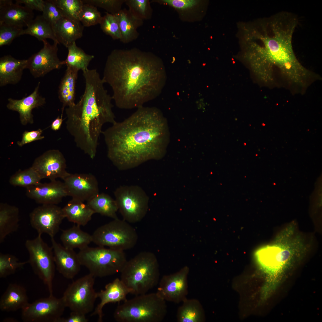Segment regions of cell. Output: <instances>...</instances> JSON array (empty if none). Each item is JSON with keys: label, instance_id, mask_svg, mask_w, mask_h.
Masks as SVG:
<instances>
[{"label": "cell", "instance_id": "obj_1", "mask_svg": "<svg viewBox=\"0 0 322 322\" xmlns=\"http://www.w3.org/2000/svg\"><path fill=\"white\" fill-rule=\"evenodd\" d=\"M298 23L297 16L287 11L239 23L242 58L260 78L272 80L274 68L295 86L307 78L309 71L298 60L293 48V35Z\"/></svg>", "mask_w": 322, "mask_h": 322}, {"label": "cell", "instance_id": "obj_2", "mask_svg": "<svg viewBox=\"0 0 322 322\" xmlns=\"http://www.w3.org/2000/svg\"><path fill=\"white\" fill-rule=\"evenodd\" d=\"M102 131L108 158L119 170L135 168L165 154L169 141L166 119L154 107L143 106Z\"/></svg>", "mask_w": 322, "mask_h": 322}, {"label": "cell", "instance_id": "obj_3", "mask_svg": "<svg viewBox=\"0 0 322 322\" xmlns=\"http://www.w3.org/2000/svg\"><path fill=\"white\" fill-rule=\"evenodd\" d=\"M164 78L159 59L151 52L135 48L112 50L107 58L102 79L111 87L116 106L131 109L155 98Z\"/></svg>", "mask_w": 322, "mask_h": 322}, {"label": "cell", "instance_id": "obj_4", "mask_svg": "<svg viewBox=\"0 0 322 322\" xmlns=\"http://www.w3.org/2000/svg\"><path fill=\"white\" fill-rule=\"evenodd\" d=\"M83 75L85 82L83 94L77 103L65 109L66 128L77 146L93 159L103 126L116 121L112 96L104 87L97 70L88 69Z\"/></svg>", "mask_w": 322, "mask_h": 322}, {"label": "cell", "instance_id": "obj_5", "mask_svg": "<svg viewBox=\"0 0 322 322\" xmlns=\"http://www.w3.org/2000/svg\"><path fill=\"white\" fill-rule=\"evenodd\" d=\"M309 247L292 223L278 235L273 243L257 250L255 256L263 271L274 275L286 268L295 258L305 253Z\"/></svg>", "mask_w": 322, "mask_h": 322}, {"label": "cell", "instance_id": "obj_6", "mask_svg": "<svg viewBox=\"0 0 322 322\" xmlns=\"http://www.w3.org/2000/svg\"><path fill=\"white\" fill-rule=\"evenodd\" d=\"M120 273L121 280L136 295L147 293L155 286L160 275L157 258L148 251L140 252L127 261Z\"/></svg>", "mask_w": 322, "mask_h": 322}, {"label": "cell", "instance_id": "obj_7", "mask_svg": "<svg viewBox=\"0 0 322 322\" xmlns=\"http://www.w3.org/2000/svg\"><path fill=\"white\" fill-rule=\"evenodd\" d=\"M166 301L156 292L137 295L119 305L114 317L118 322H160L167 314Z\"/></svg>", "mask_w": 322, "mask_h": 322}, {"label": "cell", "instance_id": "obj_8", "mask_svg": "<svg viewBox=\"0 0 322 322\" xmlns=\"http://www.w3.org/2000/svg\"><path fill=\"white\" fill-rule=\"evenodd\" d=\"M78 254L81 266L95 277L120 273L127 261L124 251L102 246H88L80 250Z\"/></svg>", "mask_w": 322, "mask_h": 322}, {"label": "cell", "instance_id": "obj_9", "mask_svg": "<svg viewBox=\"0 0 322 322\" xmlns=\"http://www.w3.org/2000/svg\"><path fill=\"white\" fill-rule=\"evenodd\" d=\"M92 236V242L98 246L123 251L134 247L138 240L135 228L118 218L98 227Z\"/></svg>", "mask_w": 322, "mask_h": 322}, {"label": "cell", "instance_id": "obj_10", "mask_svg": "<svg viewBox=\"0 0 322 322\" xmlns=\"http://www.w3.org/2000/svg\"><path fill=\"white\" fill-rule=\"evenodd\" d=\"M115 200L123 219L129 223L141 221L147 214L149 198L145 191L138 185H123L114 192Z\"/></svg>", "mask_w": 322, "mask_h": 322}, {"label": "cell", "instance_id": "obj_11", "mask_svg": "<svg viewBox=\"0 0 322 322\" xmlns=\"http://www.w3.org/2000/svg\"><path fill=\"white\" fill-rule=\"evenodd\" d=\"M25 246L29 255L28 264L47 287L49 295L52 294L55 265L52 247L43 241L40 234L33 239L27 240Z\"/></svg>", "mask_w": 322, "mask_h": 322}, {"label": "cell", "instance_id": "obj_12", "mask_svg": "<svg viewBox=\"0 0 322 322\" xmlns=\"http://www.w3.org/2000/svg\"><path fill=\"white\" fill-rule=\"evenodd\" d=\"M95 278L89 273L69 285L61 298L66 307L85 315L92 312L97 298L94 289Z\"/></svg>", "mask_w": 322, "mask_h": 322}, {"label": "cell", "instance_id": "obj_13", "mask_svg": "<svg viewBox=\"0 0 322 322\" xmlns=\"http://www.w3.org/2000/svg\"><path fill=\"white\" fill-rule=\"evenodd\" d=\"M66 308L61 298L49 295L29 303L21 310L24 322H58Z\"/></svg>", "mask_w": 322, "mask_h": 322}, {"label": "cell", "instance_id": "obj_14", "mask_svg": "<svg viewBox=\"0 0 322 322\" xmlns=\"http://www.w3.org/2000/svg\"><path fill=\"white\" fill-rule=\"evenodd\" d=\"M62 208L54 204H43L35 208L30 214L32 227L42 235L46 233L54 238L65 218Z\"/></svg>", "mask_w": 322, "mask_h": 322}, {"label": "cell", "instance_id": "obj_15", "mask_svg": "<svg viewBox=\"0 0 322 322\" xmlns=\"http://www.w3.org/2000/svg\"><path fill=\"white\" fill-rule=\"evenodd\" d=\"M187 266L177 272L164 275L161 278L156 293L166 301L179 303L187 298L188 293Z\"/></svg>", "mask_w": 322, "mask_h": 322}, {"label": "cell", "instance_id": "obj_16", "mask_svg": "<svg viewBox=\"0 0 322 322\" xmlns=\"http://www.w3.org/2000/svg\"><path fill=\"white\" fill-rule=\"evenodd\" d=\"M43 42V48L27 59V69L35 78L44 76L64 64V61H60L58 56V43L54 42L52 45L47 40Z\"/></svg>", "mask_w": 322, "mask_h": 322}, {"label": "cell", "instance_id": "obj_17", "mask_svg": "<svg viewBox=\"0 0 322 322\" xmlns=\"http://www.w3.org/2000/svg\"><path fill=\"white\" fill-rule=\"evenodd\" d=\"M41 179L63 180L70 173L66 170V159L59 150H50L36 158L32 166Z\"/></svg>", "mask_w": 322, "mask_h": 322}, {"label": "cell", "instance_id": "obj_18", "mask_svg": "<svg viewBox=\"0 0 322 322\" xmlns=\"http://www.w3.org/2000/svg\"><path fill=\"white\" fill-rule=\"evenodd\" d=\"M67 196L88 202L99 193L97 179L90 174H70L63 180Z\"/></svg>", "mask_w": 322, "mask_h": 322}, {"label": "cell", "instance_id": "obj_19", "mask_svg": "<svg viewBox=\"0 0 322 322\" xmlns=\"http://www.w3.org/2000/svg\"><path fill=\"white\" fill-rule=\"evenodd\" d=\"M55 266L58 271L64 278H73L79 272L81 266L74 249L65 247L51 238Z\"/></svg>", "mask_w": 322, "mask_h": 322}, {"label": "cell", "instance_id": "obj_20", "mask_svg": "<svg viewBox=\"0 0 322 322\" xmlns=\"http://www.w3.org/2000/svg\"><path fill=\"white\" fill-rule=\"evenodd\" d=\"M29 198L41 205H57L67 196L64 182L56 180L41 183L26 188Z\"/></svg>", "mask_w": 322, "mask_h": 322}, {"label": "cell", "instance_id": "obj_21", "mask_svg": "<svg viewBox=\"0 0 322 322\" xmlns=\"http://www.w3.org/2000/svg\"><path fill=\"white\" fill-rule=\"evenodd\" d=\"M40 84V82H38L34 91L27 97L19 100L11 98L8 99L7 107L9 110L18 113L20 122L23 125L33 124L32 110L43 106L46 103L45 98L39 92Z\"/></svg>", "mask_w": 322, "mask_h": 322}, {"label": "cell", "instance_id": "obj_22", "mask_svg": "<svg viewBox=\"0 0 322 322\" xmlns=\"http://www.w3.org/2000/svg\"><path fill=\"white\" fill-rule=\"evenodd\" d=\"M33 10L12 0H0V22L23 28L34 19Z\"/></svg>", "mask_w": 322, "mask_h": 322}, {"label": "cell", "instance_id": "obj_23", "mask_svg": "<svg viewBox=\"0 0 322 322\" xmlns=\"http://www.w3.org/2000/svg\"><path fill=\"white\" fill-rule=\"evenodd\" d=\"M131 294V291L120 279L116 278L112 282L107 284L105 289L102 290L97 294V298L100 302L97 305L91 315H97L98 321H103V309L106 304L109 303L119 302L126 300L127 295Z\"/></svg>", "mask_w": 322, "mask_h": 322}, {"label": "cell", "instance_id": "obj_24", "mask_svg": "<svg viewBox=\"0 0 322 322\" xmlns=\"http://www.w3.org/2000/svg\"><path fill=\"white\" fill-rule=\"evenodd\" d=\"M52 25L59 44L66 48L83 36L84 27L80 22L66 17L63 16Z\"/></svg>", "mask_w": 322, "mask_h": 322}, {"label": "cell", "instance_id": "obj_25", "mask_svg": "<svg viewBox=\"0 0 322 322\" xmlns=\"http://www.w3.org/2000/svg\"><path fill=\"white\" fill-rule=\"evenodd\" d=\"M27 59H16L10 55L0 58V86L15 84L21 80L23 70L27 69Z\"/></svg>", "mask_w": 322, "mask_h": 322}, {"label": "cell", "instance_id": "obj_26", "mask_svg": "<svg viewBox=\"0 0 322 322\" xmlns=\"http://www.w3.org/2000/svg\"><path fill=\"white\" fill-rule=\"evenodd\" d=\"M26 290L15 283L10 284L0 299V309L5 312L22 310L28 304Z\"/></svg>", "mask_w": 322, "mask_h": 322}, {"label": "cell", "instance_id": "obj_27", "mask_svg": "<svg viewBox=\"0 0 322 322\" xmlns=\"http://www.w3.org/2000/svg\"><path fill=\"white\" fill-rule=\"evenodd\" d=\"M19 210L15 206L0 203V243L3 242L10 234L17 231L19 227Z\"/></svg>", "mask_w": 322, "mask_h": 322}, {"label": "cell", "instance_id": "obj_28", "mask_svg": "<svg viewBox=\"0 0 322 322\" xmlns=\"http://www.w3.org/2000/svg\"><path fill=\"white\" fill-rule=\"evenodd\" d=\"M65 218L70 222L80 226H84L95 213L87 203L72 199L62 208Z\"/></svg>", "mask_w": 322, "mask_h": 322}, {"label": "cell", "instance_id": "obj_29", "mask_svg": "<svg viewBox=\"0 0 322 322\" xmlns=\"http://www.w3.org/2000/svg\"><path fill=\"white\" fill-rule=\"evenodd\" d=\"M115 15L119 21L120 41L127 43L136 39L139 35L137 29L143 25V21L134 17L129 10L125 9H122Z\"/></svg>", "mask_w": 322, "mask_h": 322}, {"label": "cell", "instance_id": "obj_30", "mask_svg": "<svg viewBox=\"0 0 322 322\" xmlns=\"http://www.w3.org/2000/svg\"><path fill=\"white\" fill-rule=\"evenodd\" d=\"M78 74V72L67 68L59 84L58 97L62 104V114L66 107L72 106L75 104L76 84Z\"/></svg>", "mask_w": 322, "mask_h": 322}, {"label": "cell", "instance_id": "obj_31", "mask_svg": "<svg viewBox=\"0 0 322 322\" xmlns=\"http://www.w3.org/2000/svg\"><path fill=\"white\" fill-rule=\"evenodd\" d=\"M80 226L76 225L63 230L60 239L64 246L70 249L78 248L80 250L87 247L92 242V235L82 230Z\"/></svg>", "mask_w": 322, "mask_h": 322}, {"label": "cell", "instance_id": "obj_32", "mask_svg": "<svg viewBox=\"0 0 322 322\" xmlns=\"http://www.w3.org/2000/svg\"><path fill=\"white\" fill-rule=\"evenodd\" d=\"M182 302V304L177 310V322H202L204 321V311L198 300L186 298Z\"/></svg>", "mask_w": 322, "mask_h": 322}, {"label": "cell", "instance_id": "obj_33", "mask_svg": "<svg viewBox=\"0 0 322 322\" xmlns=\"http://www.w3.org/2000/svg\"><path fill=\"white\" fill-rule=\"evenodd\" d=\"M95 213L115 219L118 210L115 199L104 193H99L86 203Z\"/></svg>", "mask_w": 322, "mask_h": 322}, {"label": "cell", "instance_id": "obj_34", "mask_svg": "<svg viewBox=\"0 0 322 322\" xmlns=\"http://www.w3.org/2000/svg\"><path fill=\"white\" fill-rule=\"evenodd\" d=\"M67 48V56L64 61L67 68L77 72L80 70L83 72L87 70L90 62L94 58V56L86 53L77 46L75 42Z\"/></svg>", "mask_w": 322, "mask_h": 322}, {"label": "cell", "instance_id": "obj_35", "mask_svg": "<svg viewBox=\"0 0 322 322\" xmlns=\"http://www.w3.org/2000/svg\"><path fill=\"white\" fill-rule=\"evenodd\" d=\"M27 27L23 30L21 35H30L42 42L47 38H50L54 42L58 43L55 36L52 24L42 15L37 16Z\"/></svg>", "mask_w": 322, "mask_h": 322}, {"label": "cell", "instance_id": "obj_36", "mask_svg": "<svg viewBox=\"0 0 322 322\" xmlns=\"http://www.w3.org/2000/svg\"><path fill=\"white\" fill-rule=\"evenodd\" d=\"M41 179L38 174L31 167L19 170L11 176L9 182L13 186L27 188L40 183Z\"/></svg>", "mask_w": 322, "mask_h": 322}, {"label": "cell", "instance_id": "obj_37", "mask_svg": "<svg viewBox=\"0 0 322 322\" xmlns=\"http://www.w3.org/2000/svg\"><path fill=\"white\" fill-rule=\"evenodd\" d=\"M28 263V261L21 262L15 256L9 254L0 253V278H4L13 274L18 269Z\"/></svg>", "mask_w": 322, "mask_h": 322}, {"label": "cell", "instance_id": "obj_38", "mask_svg": "<svg viewBox=\"0 0 322 322\" xmlns=\"http://www.w3.org/2000/svg\"><path fill=\"white\" fill-rule=\"evenodd\" d=\"M129 10L134 17L143 21L149 19L152 10L148 0H126Z\"/></svg>", "mask_w": 322, "mask_h": 322}, {"label": "cell", "instance_id": "obj_39", "mask_svg": "<svg viewBox=\"0 0 322 322\" xmlns=\"http://www.w3.org/2000/svg\"><path fill=\"white\" fill-rule=\"evenodd\" d=\"M53 0L64 16L79 21V14L84 4L82 0Z\"/></svg>", "mask_w": 322, "mask_h": 322}, {"label": "cell", "instance_id": "obj_40", "mask_svg": "<svg viewBox=\"0 0 322 322\" xmlns=\"http://www.w3.org/2000/svg\"><path fill=\"white\" fill-rule=\"evenodd\" d=\"M102 17L96 7L84 3L79 16V21L85 27L100 24Z\"/></svg>", "mask_w": 322, "mask_h": 322}, {"label": "cell", "instance_id": "obj_41", "mask_svg": "<svg viewBox=\"0 0 322 322\" xmlns=\"http://www.w3.org/2000/svg\"><path fill=\"white\" fill-rule=\"evenodd\" d=\"M103 31L114 40H120L121 35L119 21L116 15L107 12L103 16L100 24Z\"/></svg>", "mask_w": 322, "mask_h": 322}, {"label": "cell", "instance_id": "obj_42", "mask_svg": "<svg viewBox=\"0 0 322 322\" xmlns=\"http://www.w3.org/2000/svg\"><path fill=\"white\" fill-rule=\"evenodd\" d=\"M23 28L0 22V47L10 45L13 40L21 35Z\"/></svg>", "mask_w": 322, "mask_h": 322}, {"label": "cell", "instance_id": "obj_43", "mask_svg": "<svg viewBox=\"0 0 322 322\" xmlns=\"http://www.w3.org/2000/svg\"><path fill=\"white\" fill-rule=\"evenodd\" d=\"M87 4L103 8L107 12L115 15L121 10L122 5L126 0H82Z\"/></svg>", "mask_w": 322, "mask_h": 322}, {"label": "cell", "instance_id": "obj_44", "mask_svg": "<svg viewBox=\"0 0 322 322\" xmlns=\"http://www.w3.org/2000/svg\"><path fill=\"white\" fill-rule=\"evenodd\" d=\"M43 16L52 24L64 16L53 0L44 1Z\"/></svg>", "mask_w": 322, "mask_h": 322}, {"label": "cell", "instance_id": "obj_45", "mask_svg": "<svg viewBox=\"0 0 322 322\" xmlns=\"http://www.w3.org/2000/svg\"><path fill=\"white\" fill-rule=\"evenodd\" d=\"M42 132V130L40 129L30 131H25L22 134L21 140L18 141L17 144L20 147H22L32 142L42 140L44 138V136L41 135Z\"/></svg>", "mask_w": 322, "mask_h": 322}, {"label": "cell", "instance_id": "obj_46", "mask_svg": "<svg viewBox=\"0 0 322 322\" xmlns=\"http://www.w3.org/2000/svg\"><path fill=\"white\" fill-rule=\"evenodd\" d=\"M160 1L175 8L181 9L192 7L198 3V1L193 0H162Z\"/></svg>", "mask_w": 322, "mask_h": 322}, {"label": "cell", "instance_id": "obj_47", "mask_svg": "<svg viewBox=\"0 0 322 322\" xmlns=\"http://www.w3.org/2000/svg\"><path fill=\"white\" fill-rule=\"evenodd\" d=\"M16 3L18 4H23L24 6L33 10H35L42 12L43 10L44 1L43 0H16Z\"/></svg>", "mask_w": 322, "mask_h": 322}, {"label": "cell", "instance_id": "obj_48", "mask_svg": "<svg viewBox=\"0 0 322 322\" xmlns=\"http://www.w3.org/2000/svg\"><path fill=\"white\" fill-rule=\"evenodd\" d=\"M88 321L85 315L71 312L69 317L66 318H61L58 322H87Z\"/></svg>", "mask_w": 322, "mask_h": 322}, {"label": "cell", "instance_id": "obj_49", "mask_svg": "<svg viewBox=\"0 0 322 322\" xmlns=\"http://www.w3.org/2000/svg\"><path fill=\"white\" fill-rule=\"evenodd\" d=\"M63 114H61V117L58 116L52 123L51 125V129L53 131H56L61 128L62 124L63 119Z\"/></svg>", "mask_w": 322, "mask_h": 322}]
</instances>
